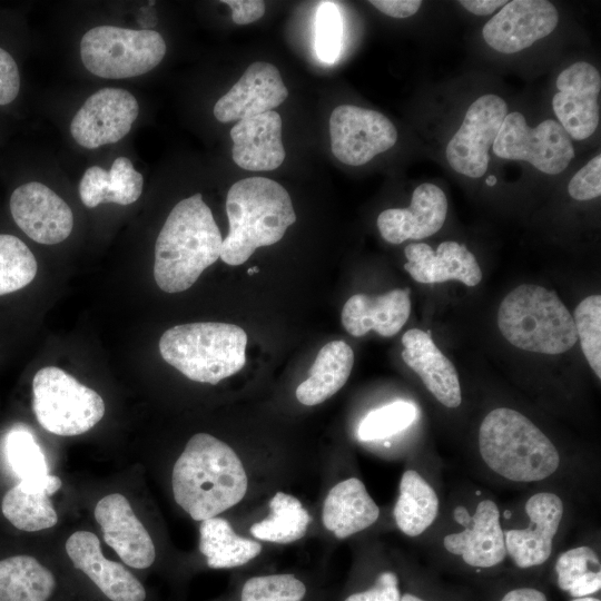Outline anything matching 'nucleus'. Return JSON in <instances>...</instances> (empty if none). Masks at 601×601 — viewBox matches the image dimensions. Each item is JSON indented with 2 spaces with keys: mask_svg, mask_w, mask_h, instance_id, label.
I'll return each mask as SVG.
<instances>
[{
  "mask_svg": "<svg viewBox=\"0 0 601 601\" xmlns=\"http://www.w3.org/2000/svg\"><path fill=\"white\" fill-rule=\"evenodd\" d=\"M410 313V288H396L382 295L355 294L343 307L342 324L356 337L371 329L391 337L401 331Z\"/></svg>",
  "mask_w": 601,
  "mask_h": 601,
  "instance_id": "nucleus-25",
  "label": "nucleus"
},
{
  "mask_svg": "<svg viewBox=\"0 0 601 601\" xmlns=\"http://www.w3.org/2000/svg\"><path fill=\"white\" fill-rule=\"evenodd\" d=\"M600 566V561L593 549L578 546L563 552L555 564L559 588L568 591L573 582L592 571L590 566Z\"/></svg>",
  "mask_w": 601,
  "mask_h": 601,
  "instance_id": "nucleus-40",
  "label": "nucleus"
},
{
  "mask_svg": "<svg viewBox=\"0 0 601 601\" xmlns=\"http://www.w3.org/2000/svg\"><path fill=\"white\" fill-rule=\"evenodd\" d=\"M20 90V73L13 57L0 48V106L12 102Z\"/></svg>",
  "mask_w": 601,
  "mask_h": 601,
  "instance_id": "nucleus-43",
  "label": "nucleus"
},
{
  "mask_svg": "<svg viewBox=\"0 0 601 601\" xmlns=\"http://www.w3.org/2000/svg\"><path fill=\"white\" fill-rule=\"evenodd\" d=\"M437 513L439 497L432 486L416 471H405L393 511L398 529L408 536L420 535L434 522Z\"/></svg>",
  "mask_w": 601,
  "mask_h": 601,
  "instance_id": "nucleus-32",
  "label": "nucleus"
},
{
  "mask_svg": "<svg viewBox=\"0 0 601 601\" xmlns=\"http://www.w3.org/2000/svg\"><path fill=\"white\" fill-rule=\"evenodd\" d=\"M6 455L21 481L40 480L49 474L41 447L27 431L14 430L8 434Z\"/></svg>",
  "mask_w": 601,
  "mask_h": 601,
  "instance_id": "nucleus-37",
  "label": "nucleus"
},
{
  "mask_svg": "<svg viewBox=\"0 0 601 601\" xmlns=\"http://www.w3.org/2000/svg\"><path fill=\"white\" fill-rule=\"evenodd\" d=\"M492 148L500 158L528 161L549 175L562 173L574 157L571 137L556 120L531 128L519 111L505 116Z\"/></svg>",
  "mask_w": 601,
  "mask_h": 601,
  "instance_id": "nucleus-9",
  "label": "nucleus"
},
{
  "mask_svg": "<svg viewBox=\"0 0 601 601\" xmlns=\"http://www.w3.org/2000/svg\"><path fill=\"white\" fill-rule=\"evenodd\" d=\"M484 462L501 476L516 482L549 477L560 456L546 435L523 414L508 407L491 411L479 431Z\"/></svg>",
  "mask_w": 601,
  "mask_h": 601,
  "instance_id": "nucleus-4",
  "label": "nucleus"
},
{
  "mask_svg": "<svg viewBox=\"0 0 601 601\" xmlns=\"http://www.w3.org/2000/svg\"><path fill=\"white\" fill-rule=\"evenodd\" d=\"M400 601H424V600L413 594L406 593L401 597Z\"/></svg>",
  "mask_w": 601,
  "mask_h": 601,
  "instance_id": "nucleus-50",
  "label": "nucleus"
},
{
  "mask_svg": "<svg viewBox=\"0 0 601 601\" xmlns=\"http://www.w3.org/2000/svg\"><path fill=\"white\" fill-rule=\"evenodd\" d=\"M175 501L195 521L214 518L246 494L247 475L235 451L207 433L190 437L171 475Z\"/></svg>",
  "mask_w": 601,
  "mask_h": 601,
  "instance_id": "nucleus-1",
  "label": "nucleus"
},
{
  "mask_svg": "<svg viewBox=\"0 0 601 601\" xmlns=\"http://www.w3.org/2000/svg\"><path fill=\"white\" fill-rule=\"evenodd\" d=\"M380 509L363 482L351 477L328 492L323 506V524L338 539H345L376 522Z\"/></svg>",
  "mask_w": 601,
  "mask_h": 601,
  "instance_id": "nucleus-27",
  "label": "nucleus"
},
{
  "mask_svg": "<svg viewBox=\"0 0 601 601\" xmlns=\"http://www.w3.org/2000/svg\"><path fill=\"white\" fill-rule=\"evenodd\" d=\"M37 269L35 255L21 239L0 234V296L29 285Z\"/></svg>",
  "mask_w": 601,
  "mask_h": 601,
  "instance_id": "nucleus-34",
  "label": "nucleus"
},
{
  "mask_svg": "<svg viewBox=\"0 0 601 601\" xmlns=\"http://www.w3.org/2000/svg\"><path fill=\"white\" fill-rule=\"evenodd\" d=\"M525 511L530 518L526 529L504 531L506 554L523 569L540 565L550 558L563 503L556 494L541 492L528 500Z\"/></svg>",
  "mask_w": 601,
  "mask_h": 601,
  "instance_id": "nucleus-18",
  "label": "nucleus"
},
{
  "mask_svg": "<svg viewBox=\"0 0 601 601\" xmlns=\"http://www.w3.org/2000/svg\"><path fill=\"white\" fill-rule=\"evenodd\" d=\"M231 9V19L237 24H248L260 19L265 13V3L260 0H224Z\"/></svg>",
  "mask_w": 601,
  "mask_h": 601,
  "instance_id": "nucleus-44",
  "label": "nucleus"
},
{
  "mask_svg": "<svg viewBox=\"0 0 601 601\" xmlns=\"http://www.w3.org/2000/svg\"><path fill=\"white\" fill-rule=\"evenodd\" d=\"M165 53V40L154 30L98 26L88 30L80 41L85 68L107 79L147 73L161 62Z\"/></svg>",
  "mask_w": 601,
  "mask_h": 601,
  "instance_id": "nucleus-8",
  "label": "nucleus"
},
{
  "mask_svg": "<svg viewBox=\"0 0 601 601\" xmlns=\"http://www.w3.org/2000/svg\"><path fill=\"white\" fill-rule=\"evenodd\" d=\"M55 587L51 571L33 556L0 560V601H48Z\"/></svg>",
  "mask_w": 601,
  "mask_h": 601,
  "instance_id": "nucleus-30",
  "label": "nucleus"
},
{
  "mask_svg": "<svg viewBox=\"0 0 601 601\" xmlns=\"http://www.w3.org/2000/svg\"><path fill=\"white\" fill-rule=\"evenodd\" d=\"M354 364L352 347L333 341L318 352L309 377L296 390L297 400L307 406L317 405L338 392L347 382Z\"/></svg>",
  "mask_w": 601,
  "mask_h": 601,
  "instance_id": "nucleus-29",
  "label": "nucleus"
},
{
  "mask_svg": "<svg viewBox=\"0 0 601 601\" xmlns=\"http://www.w3.org/2000/svg\"><path fill=\"white\" fill-rule=\"evenodd\" d=\"M138 114V101L129 91L102 88L89 96L76 112L70 132L81 147L96 149L122 139Z\"/></svg>",
  "mask_w": 601,
  "mask_h": 601,
  "instance_id": "nucleus-12",
  "label": "nucleus"
},
{
  "mask_svg": "<svg viewBox=\"0 0 601 601\" xmlns=\"http://www.w3.org/2000/svg\"><path fill=\"white\" fill-rule=\"evenodd\" d=\"M304 583L293 574L254 577L246 581L240 601H302Z\"/></svg>",
  "mask_w": 601,
  "mask_h": 601,
  "instance_id": "nucleus-38",
  "label": "nucleus"
},
{
  "mask_svg": "<svg viewBox=\"0 0 601 601\" xmlns=\"http://www.w3.org/2000/svg\"><path fill=\"white\" fill-rule=\"evenodd\" d=\"M60 477L48 474L36 481H20L3 496V516L17 529L36 532L52 528L58 522L57 512L49 499L61 487Z\"/></svg>",
  "mask_w": 601,
  "mask_h": 601,
  "instance_id": "nucleus-26",
  "label": "nucleus"
},
{
  "mask_svg": "<svg viewBox=\"0 0 601 601\" xmlns=\"http://www.w3.org/2000/svg\"><path fill=\"white\" fill-rule=\"evenodd\" d=\"M247 335L233 324L176 325L159 339L161 357L191 381L217 384L246 363Z\"/></svg>",
  "mask_w": 601,
  "mask_h": 601,
  "instance_id": "nucleus-5",
  "label": "nucleus"
},
{
  "mask_svg": "<svg viewBox=\"0 0 601 601\" xmlns=\"http://www.w3.org/2000/svg\"><path fill=\"white\" fill-rule=\"evenodd\" d=\"M226 211L229 231L223 239L220 258L231 266L244 264L258 247L279 242L296 221L287 190L258 176L238 180L229 188Z\"/></svg>",
  "mask_w": 601,
  "mask_h": 601,
  "instance_id": "nucleus-3",
  "label": "nucleus"
},
{
  "mask_svg": "<svg viewBox=\"0 0 601 601\" xmlns=\"http://www.w3.org/2000/svg\"><path fill=\"white\" fill-rule=\"evenodd\" d=\"M398 579L394 572H382L375 584L363 592L349 595L345 601H400Z\"/></svg>",
  "mask_w": 601,
  "mask_h": 601,
  "instance_id": "nucleus-42",
  "label": "nucleus"
},
{
  "mask_svg": "<svg viewBox=\"0 0 601 601\" xmlns=\"http://www.w3.org/2000/svg\"><path fill=\"white\" fill-rule=\"evenodd\" d=\"M93 515L105 542L127 565L146 569L154 563L156 550L152 539L122 494L112 493L100 499Z\"/></svg>",
  "mask_w": 601,
  "mask_h": 601,
  "instance_id": "nucleus-17",
  "label": "nucleus"
},
{
  "mask_svg": "<svg viewBox=\"0 0 601 601\" xmlns=\"http://www.w3.org/2000/svg\"><path fill=\"white\" fill-rule=\"evenodd\" d=\"M453 516L457 523L464 526H467L471 522V515L469 514L467 510L461 505L455 508Z\"/></svg>",
  "mask_w": 601,
  "mask_h": 601,
  "instance_id": "nucleus-49",
  "label": "nucleus"
},
{
  "mask_svg": "<svg viewBox=\"0 0 601 601\" xmlns=\"http://www.w3.org/2000/svg\"><path fill=\"white\" fill-rule=\"evenodd\" d=\"M402 358L422 380L427 391L444 406L457 407L462 402L457 372L436 347L431 332L412 328L402 337Z\"/></svg>",
  "mask_w": 601,
  "mask_h": 601,
  "instance_id": "nucleus-23",
  "label": "nucleus"
},
{
  "mask_svg": "<svg viewBox=\"0 0 601 601\" xmlns=\"http://www.w3.org/2000/svg\"><path fill=\"white\" fill-rule=\"evenodd\" d=\"M505 0H462L459 1L466 10L477 16L493 13L499 7L506 4Z\"/></svg>",
  "mask_w": 601,
  "mask_h": 601,
  "instance_id": "nucleus-47",
  "label": "nucleus"
},
{
  "mask_svg": "<svg viewBox=\"0 0 601 601\" xmlns=\"http://www.w3.org/2000/svg\"><path fill=\"white\" fill-rule=\"evenodd\" d=\"M10 211L18 227L43 245L63 242L73 227V214L67 203L38 181L23 184L12 191Z\"/></svg>",
  "mask_w": 601,
  "mask_h": 601,
  "instance_id": "nucleus-15",
  "label": "nucleus"
},
{
  "mask_svg": "<svg viewBox=\"0 0 601 601\" xmlns=\"http://www.w3.org/2000/svg\"><path fill=\"white\" fill-rule=\"evenodd\" d=\"M315 50L319 60L333 63L337 60L343 39V21L334 2H322L316 13Z\"/></svg>",
  "mask_w": 601,
  "mask_h": 601,
  "instance_id": "nucleus-39",
  "label": "nucleus"
},
{
  "mask_svg": "<svg viewBox=\"0 0 601 601\" xmlns=\"http://www.w3.org/2000/svg\"><path fill=\"white\" fill-rule=\"evenodd\" d=\"M496 181H497V180H496V177L493 176V175H492V176H489V177L486 178V185H487V186H494V185L496 184Z\"/></svg>",
  "mask_w": 601,
  "mask_h": 601,
  "instance_id": "nucleus-52",
  "label": "nucleus"
},
{
  "mask_svg": "<svg viewBox=\"0 0 601 601\" xmlns=\"http://www.w3.org/2000/svg\"><path fill=\"white\" fill-rule=\"evenodd\" d=\"M142 175L124 156L116 158L109 170L99 166L89 167L79 183V196L86 207L93 208L101 203L130 205L142 193Z\"/></svg>",
  "mask_w": 601,
  "mask_h": 601,
  "instance_id": "nucleus-28",
  "label": "nucleus"
},
{
  "mask_svg": "<svg viewBox=\"0 0 601 601\" xmlns=\"http://www.w3.org/2000/svg\"><path fill=\"white\" fill-rule=\"evenodd\" d=\"M221 244V234L201 194L180 200L155 244L156 284L166 293L188 289L220 257Z\"/></svg>",
  "mask_w": 601,
  "mask_h": 601,
  "instance_id": "nucleus-2",
  "label": "nucleus"
},
{
  "mask_svg": "<svg viewBox=\"0 0 601 601\" xmlns=\"http://www.w3.org/2000/svg\"><path fill=\"white\" fill-rule=\"evenodd\" d=\"M268 518L250 526V533L264 541L289 543L303 538L311 522L309 513L293 495L277 492L269 502Z\"/></svg>",
  "mask_w": 601,
  "mask_h": 601,
  "instance_id": "nucleus-33",
  "label": "nucleus"
},
{
  "mask_svg": "<svg viewBox=\"0 0 601 601\" xmlns=\"http://www.w3.org/2000/svg\"><path fill=\"white\" fill-rule=\"evenodd\" d=\"M572 601H600V600L592 597H581V598H574Z\"/></svg>",
  "mask_w": 601,
  "mask_h": 601,
  "instance_id": "nucleus-51",
  "label": "nucleus"
},
{
  "mask_svg": "<svg viewBox=\"0 0 601 601\" xmlns=\"http://www.w3.org/2000/svg\"><path fill=\"white\" fill-rule=\"evenodd\" d=\"M66 551L76 569L82 571L111 601H144L146 591L122 564L106 559L98 536L88 531L72 533Z\"/></svg>",
  "mask_w": 601,
  "mask_h": 601,
  "instance_id": "nucleus-19",
  "label": "nucleus"
},
{
  "mask_svg": "<svg viewBox=\"0 0 601 601\" xmlns=\"http://www.w3.org/2000/svg\"><path fill=\"white\" fill-rule=\"evenodd\" d=\"M447 200L434 184L424 183L415 188L407 208H391L377 217L382 237L391 244L407 239H422L437 233L446 218Z\"/></svg>",
  "mask_w": 601,
  "mask_h": 601,
  "instance_id": "nucleus-20",
  "label": "nucleus"
},
{
  "mask_svg": "<svg viewBox=\"0 0 601 601\" xmlns=\"http://www.w3.org/2000/svg\"><path fill=\"white\" fill-rule=\"evenodd\" d=\"M558 22V10L550 1L513 0L485 23L482 35L494 50L514 53L549 36Z\"/></svg>",
  "mask_w": 601,
  "mask_h": 601,
  "instance_id": "nucleus-14",
  "label": "nucleus"
},
{
  "mask_svg": "<svg viewBox=\"0 0 601 601\" xmlns=\"http://www.w3.org/2000/svg\"><path fill=\"white\" fill-rule=\"evenodd\" d=\"M570 196L577 200H590L601 195V156H594L570 180Z\"/></svg>",
  "mask_w": 601,
  "mask_h": 601,
  "instance_id": "nucleus-41",
  "label": "nucleus"
},
{
  "mask_svg": "<svg viewBox=\"0 0 601 601\" xmlns=\"http://www.w3.org/2000/svg\"><path fill=\"white\" fill-rule=\"evenodd\" d=\"M506 115V102L496 95H483L472 102L446 146L450 166L471 178L483 176L490 161L489 150Z\"/></svg>",
  "mask_w": 601,
  "mask_h": 601,
  "instance_id": "nucleus-11",
  "label": "nucleus"
},
{
  "mask_svg": "<svg viewBox=\"0 0 601 601\" xmlns=\"http://www.w3.org/2000/svg\"><path fill=\"white\" fill-rule=\"evenodd\" d=\"M258 272V267L254 266L247 270L248 275H253Z\"/></svg>",
  "mask_w": 601,
  "mask_h": 601,
  "instance_id": "nucleus-53",
  "label": "nucleus"
},
{
  "mask_svg": "<svg viewBox=\"0 0 601 601\" xmlns=\"http://www.w3.org/2000/svg\"><path fill=\"white\" fill-rule=\"evenodd\" d=\"M329 135L333 155L349 166L365 165L397 140V130L387 117L353 105H341L333 110Z\"/></svg>",
  "mask_w": 601,
  "mask_h": 601,
  "instance_id": "nucleus-10",
  "label": "nucleus"
},
{
  "mask_svg": "<svg viewBox=\"0 0 601 601\" xmlns=\"http://www.w3.org/2000/svg\"><path fill=\"white\" fill-rule=\"evenodd\" d=\"M601 588V571H589L571 584L568 592L574 598L587 597Z\"/></svg>",
  "mask_w": 601,
  "mask_h": 601,
  "instance_id": "nucleus-46",
  "label": "nucleus"
},
{
  "mask_svg": "<svg viewBox=\"0 0 601 601\" xmlns=\"http://www.w3.org/2000/svg\"><path fill=\"white\" fill-rule=\"evenodd\" d=\"M501 601H546V597L536 589L520 588L508 592Z\"/></svg>",
  "mask_w": 601,
  "mask_h": 601,
  "instance_id": "nucleus-48",
  "label": "nucleus"
},
{
  "mask_svg": "<svg viewBox=\"0 0 601 601\" xmlns=\"http://www.w3.org/2000/svg\"><path fill=\"white\" fill-rule=\"evenodd\" d=\"M404 254L407 259L404 268L418 283L459 280L472 287L482 279V272L474 255L456 242H443L436 252L424 243L410 244Z\"/></svg>",
  "mask_w": 601,
  "mask_h": 601,
  "instance_id": "nucleus-21",
  "label": "nucleus"
},
{
  "mask_svg": "<svg viewBox=\"0 0 601 601\" xmlns=\"http://www.w3.org/2000/svg\"><path fill=\"white\" fill-rule=\"evenodd\" d=\"M288 90L278 69L265 61L247 67L240 79L214 106V116L220 122L243 120L283 104Z\"/></svg>",
  "mask_w": 601,
  "mask_h": 601,
  "instance_id": "nucleus-16",
  "label": "nucleus"
},
{
  "mask_svg": "<svg viewBox=\"0 0 601 601\" xmlns=\"http://www.w3.org/2000/svg\"><path fill=\"white\" fill-rule=\"evenodd\" d=\"M376 9L393 18H407L416 13L422 4L420 0H372Z\"/></svg>",
  "mask_w": 601,
  "mask_h": 601,
  "instance_id": "nucleus-45",
  "label": "nucleus"
},
{
  "mask_svg": "<svg viewBox=\"0 0 601 601\" xmlns=\"http://www.w3.org/2000/svg\"><path fill=\"white\" fill-rule=\"evenodd\" d=\"M497 326L513 346L558 355L578 342L573 317L554 290L522 284L502 300Z\"/></svg>",
  "mask_w": 601,
  "mask_h": 601,
  "instance_id": "nucleus-6",
  "label": "nucleus"
},
{
  "mask_svg": "<svg viewBox=\"0 0 601 601\" xmlns=\"http://www.w3.org/2000/svg\"><path fill=\"white\" fill-rule=\"evenodd\" d=\"M32 407L38 423L60 436L80 435L105 414L102 397L56 366L40 368L32 380Z\"/></svg>",
  "mask_w": 601,
  "mask_h": 601,
  "instance_id": "nucleus-7",
  "label": "nucleus"
},
{
  "mask_svg": "<svg viewBox=\"0 0 601 601\" xmlns=\"http://www.w3.org/2000/svg\"><path fill=\"white\" fill-rule=\"evenodd\" d=\"M199 550L206 556L208 566L228 569L243 565L257 556L262 545L235 533L229 522L223 518L201 521L199 528Z\"/></svg>",
  "mask_w": 601,
  "mask_h": 601,
  "instance_id": "nucleus-31",
  "label": "nucleus"
},
{
  "mask_svg": "<svg viewBox=\"0 0 601 601\" xmlns=\"http://www.w3.org/2000/svg\"><path fill=\"white\" fill-rule=\"evenodd\" d=\"M443 544L471 566L491 568L501 563L506 548L497 505L491 500L481 501L465 530L446 535Z\"/></svg>",
  "mask_w": 601,
  "mask_h": 601,
  "instance_id": "nucleus-24",
  "label": "nucleus"
},
{
  "mask_svg": "<svg viewBox=\"0 0 601 601\" xmlns=\"http://www.w3.org/2000/svg\"><path fill=\"white\" fill-rule=\"evenodd\" d=\"M416 416L413 403L395 401L371 411L359 423L357 436L362 441L387 439L407 428Z\"/></svg>",
  "mask_w": 601,
  "mask_h": 601,
  "instance_id": "nucleus-35",
  "label": "nucleus"
},
{
  "mask_svg": "<svg viewBox=\"0 0 601 601\" xmlns=\"http://www.w3.org/2000/svg\"><path fill=\"white\" fill-rule=\"evenodd\" d=\"M555 85L559 91L553 96L552 107L558 122L571 138H589L600 120L599 71L592 65L579 61L565 68Z\"/></svg>",
  "mask_w": 601,
  "mask_h": 601,
  "instance_id": "nucleus-13",
  "label": "nucleus"
},
{
  "mask_svg": "<svg viewBox=\"0 0 601 601\" xmlns=\"http://www.w3.org/2000/svg\"><path fill=\"white\" fill-rule=\"evenodd\" d=\"M282 127V117L274 110L237 121L230 129L235 164L250 171L278 168L285 159Z\"/></svg>",
  "mask_w": 601,
  "mask_h": 601,
  "instance_id": "nucleus-22",
  "label": "nucleus"
},
{
  "mask_svg": "<svg viewBox=\"0 0 601 601\" xmlns=\"http://www.w3.org/2000/svg\"><path fill=\"white\" fill-rule=\"evenodd\" d=\"M573 321L585 359L601 378V296L591 295L580 302Z\"/></svg>",
  "mask_w": 601,
  "mask_h": 601,
  "instance_id": "nucleus-36",
  "label": "nucleus"
}]
</instances>
